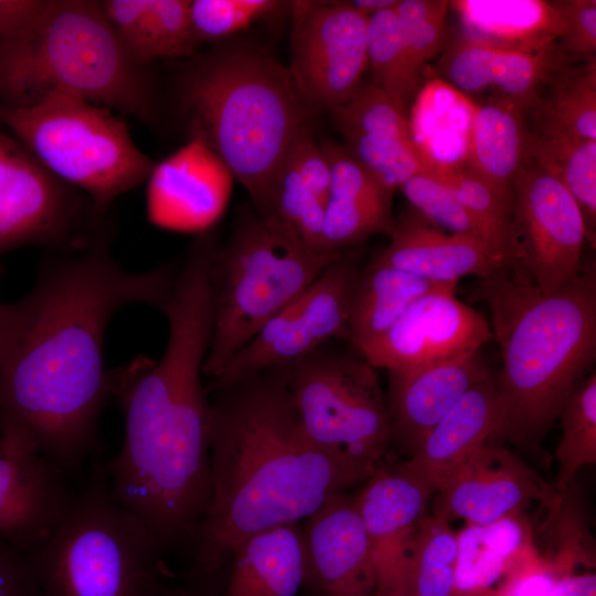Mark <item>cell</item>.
<instances>
[{
  "mask_svg": "<svg viewBox=\"0 0 596 596\" xmlns=\"http://www.w3.org/2000/svg\"><path fill=\"white\" fill-rule=\"evenodd\" d=\"M447 0H400L395 8L411 70L421 82L424 66L441 49Z\"/></svg>",
  "mask_w": 596,
  "mask_h": 596,
  "instance_id": "f35d334b",
  "label": "cell"
},
{
  "mask_svg": "<svg viewBox=\"0 0 596 596\" xmlns=\"http://www.w3.org/2000/svg\"><path fill=\"white\" fill-rule=\"evenodd\" d=\"M74 496L57 465L0 435V539L30 553L55 532Z\"/></svg>",
  "mask_w": 596,
  "mask_h": 596,
  "instance_id": "d6986e66",
  "label": "cell"
},
{
  "mask_svg": "<svg viewBox=\"0 0 596 596\" xmlns=\"http://www.w3.org/2000/svg\"><path fill=\"white\" fill-rule=\"evenodd\" d=\"M526 160L557 180L583 215L586 241L596 243V141L536 123L526 131Z\"/></svg>",
  "mask_w": 596,
  "mask_h": 596,
  "instance_id": "d6a6232c",
  "label": "cell"
},
{
  "mask_svg": "<svg viewBox=\"0 0 596 596\" xmlns=\"http://www.w3.org/2000/svg\"><path fill=\"white\" fill-rule=\"evenodd\" d=\"M305 596H376L377 579L356 497L330 496L304 520Z\"/></svg>",
  "mask_w": 596,
  "mask_h": 596,
  "instance_id": "2e32d148",
  "label": "cell"
},
{
  "mask_svg": "<svg viewBox=\"0 0 596 596\" xmlns=\"http://www.w3.org/2000/svg\"><path fill=\"white\" fill-rule=\"evenodd\" d=\"M549 83L550 95L531 109L536 123L596 141V58L562 67Z\"/></svg>",
  "mask_w": 596,
  "mask_h": 596,
  "instance_id": "d590c367",
  "label": "cell"
},
{
  "mask_svg": "<svg viewBox=\"0 0 596 596\" xmlns=\"http://www.w3.org/2000/svg\"><path fill=\"white\" fill-rule=\"evenodd\" d=\"M179 93L191 138L219 156L257 215L272 216L286 156L311 130L312 110L288 67L245 44L219 46L190 64Z\"/></svg>",
  "mask_w": 596,
  "mask_h": 596,
  "instance_id": "5b68a950",
  "label": "cell"
},
{
  "mask_svg": "<svg viewBox=\"0 0 596 596\" xmlns=\"http://www.w3.org/2000/svg\"><path fill=\"white\" fill-rule=\"evenodd\" d=\"M3 356H4V333H3V326L0 317V373L3 364Z\"/></svg>",
  "mask_w": 596,
  "mask_h": 596,
  "instance_id": "c3c4849f",
  "label": "cell"
},
{
  "mask_svg": "<svg viewBox=\"0 0 596 596\" xmlns=\"http://www.w3.org/2000/svg\"><path fill=\"white\" fill-rule=\"evenodd\" d=\"M400 0H354L349 3L356 10L363 12L368 17L384 10L393 9L398 4Z\"/></svg>",
  "mask_w": 596,
  "mask_h": 596,
  "instance_id": "7dc6e473",
  "label": "cell"
},
{
  "mask_svg": "<svg viewBox=\"0 0 596 596\" xmlns=\"http://www.w3.org/2000/svg\"><path fill=\"white\" fill-rule=\"evenodd\" d=\"M295 85L311 110H331L354 93L368 68L369 17L349 1H294Z\"/></svg>",
  "mask_w": 596,
  "mask_h": 596,
  "instance_id": "5bb4252c",
  "label": "cell"
},
{
  "mask_svg": "<svg viewBox=\"0 0 596 596\" xmlns=\"http://www.w3.org/2000/svg\"><path fill=\"white\" fill-rule=\"evenodd\" d=\"M348 152L395 191L425 172V158L404 116L372 82H361L353 95L330 110Z\"/></svg>",
  "mask_w": 596,
  "mask_h": 596,
  "instance_id": "44dd1931",
  "label": "cell"
},
{
  "mask_svg": "<svg viewBox=\"0 0 596 596\" xmlns=\"http://www.w3.org/2000/svg\"><path fill=\"white\" fill-rule=\"evenodd\" d=\"M170 596H194V595L190 594L189 592H187V590H184L182 588H174L171 592Z\"/></svg>",
  "mask_w": 596,
  "mask_h": 596,
  "instance_id": "681fc988",
  "label": "cell"
},
{
  "mask_svg": "<svg viewBox=\"0 0 596 596\" xmlns=\"http://www.w3.org/2000/svg\"><path fill=\"white\" fill-rule=\"evenodd\" d=\"M278 4L272 0H190L193 39L198 45L226 39L245 30Z\"/></svg>",
  "mask_w": 596,
  "mask_h": 596,
  "instance_id": "ab89813d",
  "label": "cell"
},
{
  "mask_svg": "<svg viewBox=\"0 0 596 596\" xmlns=\"http://www.w3.org/2000/svg\"><path fill=\"white\" fill-rule=\"evenodd\" d=\"M364 483L355 497L373 554L376 596H404L411 545L435 491L403 465H385Z\"/></svg>",
  "mask_w": 596,
  "mask_h": 596,
  "instance_id": "ffe728a7",
  "label": "cell"
},
{
  "mask_svg": "<svg viewBox=\"0 0 596 596\" xmlns=\"http://www.w3.org/2000/svg\"><path fill=\"white\" fill-rule=\"evenodd\" d=\"M425 167L426 173L455 193L479 237L509 266L513 199L499 193L464 162L450 163L425 157Z\"/></svg>",
  "mask_w": 596,
  "mask_h": 596,
  "instance_id": "836d02e7",
  "label": "cell"
},
{
  "mask_svg": "<svg viewBox=\"0 0 596 596\" xmlns=\"http://www.w3.org/2000/svg\"><path fill=\"white\" fill-rule=\"evenodd\" d=\"M162 312L169 338L160 360L141 355L110 370L125 434L106 473L115 502L169 551L194 549L213 494L210 404L202 384L213 328L211 294L201 284H179Z\"/></svg>",
  "mask_w": 596,
  "mask_h": 596,
  "instance_id": "7a4b0ae2",
  "label": "cell"
},
{
  "mask_svg": "<svg viewBox=\"0 0 596 596\" xmlns=\"http://www.w3.org/2000/svg\"><path fill=\"white\" fill-rule=\"evenodd\" d=\"M564 66L566 57L560 50L528 54L492 47L464 35L448 44L438 63L440 73L457 89L473 94L496 86L524 111L540 100V86Z\"/></svg>",
  "mask_w": 596,
  "mask_h": 596,
  "instance_id": "d4e9b609",
  "label": "cell"
},
{
  "mask_svg": "<svg viewBox=\"0 0 596 596\" xmlns=\"http://www.w3.org/2000/svg\"><path fill=\"white\" fill-rule=\"evenodd\" d=\"M502 407L496 376L471 386L423 439L404 468L436 492L487 439L501 433Z\"/></svg>",
  "mask_w": 596,
  "mask_h": 596,
  "instance_id": "484cf974",
  "label": "cell"
},
{
  "mask_svg": "<svg viewBox=\"0 0 596 596\" xmlns=\"http://www.w3.org/2000/svg\"><path fill=\"white\" fill-rule=\"evenodd\" d=\"M501 352L496 377L501 434L535 449L596 359V266H582L553 291L515 279L508 267L481 279Z\"/></svg>",
  "mask_w": 596,
  "mask_h": 596,
  "instance_id": "277c9868",
  "label": "cell"
},
{
  "mask_svg": "<svg viewBox=\"0 0 596 596\" xmlns=\"http://www.w3.org/2000/svg\"><path fill=\"white\" fill-rule=\"evenodd\" d=\"M400 189L412 205L430 221L453 233L470 234L480 238L472 220L455 193L430 174L417 173Z\"/></svg>",
  "mask_w": 596,
  "mask_h": 596,
  "instance_id": "60d3db41",
  "label": "cell"
},
{
  "mask_svg": "<svg viewBox=\"0 0 596 596\" xmlns=\"http://www.w3.org/2000/svg\"><path fill=\"white\" fill-rule=\"evenodd\" d=\"M330 170L322 249L341 253L373 234H390L394 190L356 161L348 150L323 138L319 143Z\"/></svg>",
  "mask_w": 596,
  "mask_h": 596,
  "instance_id": "603a6c76",
  "label": "cell"
},
{
  "mask_svg": "<svg viewBox=\"0 0 596 596\" xmlns=\"http://www.w3.org/2000/svg\"><path fill=\"white\" fill-rule=\"evenodd\" d=\"M234 177L201 139L190 140L159 163L148 179L149 222L181 233H204L215 225L230 201Z\"/></svg>",
  "mask_w": 596,
  "mask_h": 596,
  "instance_id": "ac0fdd59",
  "label": "cell"
},
{
  "mask_svg": "<svg viewBox=\"0 0 596 596\" xmlns=\"http://www.w3.org/2000/svg\"><path fill=\"white\" fill-rule=\"evenodd\" d=\"M109 110L53 89L30 106L0 107V126L103 213L116 198L147 181L155 166Z\"/></svg>",
  "mask_w": 596,
  "mask_h": 596,
  "instance_id": "9c48e42d",
  "label": "cell"
},
{
  "mask_svg": "<svg viewBox=\"0 0 596 596\" xmlns=\"http://www.w3.org/2000/svg\"><path fill=\"white\" fill-rule=\"evenodd\" d=\"M458 558L454 596H496L510 573L535 546L521 513L457 534Z\"/></svg>",
  "mask_w": 596,
  "mask_h": 596,
  "instance_id": "f1b7e54d",
  "label": "cell"
},
{
  "mask_svg": "<svg viewBox=\"0 0 596 596\" xmlns=\"http://www.w3.org/2000/svg\"><path fill=\"white\" fill-rule=\"evenodd\" d=\"M361 270L358 255L343 252L299 297L275 315L216 379L204 385L205 393L290 364L331 339L348 341L352 297Z\"/></svg>",
  "mask_w": 596,
  "mask_h": 596,
  "instance_id": "7c38bea8",
  "label": "cell"
},
{
  "mask_svg": "<svg viewBox=\"0 0 596 596\" xmlns=\"http://www.w3.org/2000/svg\"><path fill=\"white\" fill-rule=\"evenodd\" d=\"M53 89L155 118L147 66L119 41L100 1L49 0L28 31L0 39V107L30 106Z\"/></svg>",
  "mask_w": 596,
  "mask_h": 596,
  "instance_id": "8992f818",
  "label": "cell"
},
{
  "mask_svg": "<svg viewBox=\"0 0 596 596\" xmlns=\"http://www.w3.org/2000/svg\"><path fill=\"white\" fill-rule=\"evenodd\" d=\"M104 13L129 54L148 66L158 58L191 56L195 43L189 0H105Z\"/></svg>",
  "mask_w": 596,
  "mask_h": 596,
  "instance_id": "4dcf8cb0",
  "label": "cell"
},
{
  "mask_svg": "<svg viewBox=\"0 0 596 596\" xmlns=\"http://www.w3.org/2000/svg\"><path fill=\"white\" fill-rule=\"evenodd\" d=\"M433 514L487 525L521 513L532 502L546 505L553 490L507 448L487 444L472 453L435 492Z\"/></svg>",
  "mask_w": 596,
  "mask_h": 596,
  "instance_id": "e0dca14e",
  "label": "cell"
},
{
  "mask_svg": "<svg viewBox=\"0 0 596 596\" xmlns=\"http://www.w3.org/2000/svg\"><path fill=\"white\" fill-rule=\"evenodd\" d=\"M560 571L533 551L507 577L496 596H554Z\"/></svg>",
  "mask_w": 596,
  "mask_h": 596,
  "instance_id": "7bdbcfd3",
  "label": "cell"
},
{
  "mask_svg": "<svg viewBox=\"0 0 596 596\" xmlns=\"http://www.w3.org/2000/svg\"><path fill=\"white\" fill-rule=\"evenodd\" d=\"M175 274L172 265L128 270L110 255L107 241L45 260L25 297L0 304V435L67 476L98 456V424L111 398L107 327L130 305L162 310Z\"/></svg>",
  "mask_w": 596,
  "mask_h": 596,
  "instance_id": "6da1fadb",
  "label": "cell"
},
{
  "mask_svg": "<svg viewBox=\"0 0 596 596\" xmlns=\"http://www.w3.org/2000/svg\"><path fill=\"white\" fill-rule=\"evenodd\" d=\"M392 444L411 456L475 384L492 376L478 351L409 370L387 371Z\"/></svg>",
  "mask_w": 596,
  "mask_h": 596,
  "instance_id": "7402d4cb",
  "label": "cell"
},
{
  "mask_svg": "<svg viewBox=\"0 0 596 596\" xmlns=\"http://www.w3.org/2000/svg\"><path fill=\"white\" fill-rule=\"evenodd\" d=\"M457 284L429 281L373 262L361 270L352 297L349 340L360 351L373 343L422 296Z\"/></svg>",
  "mask_w": 596,
  "mask_h": 596,
  "instance_id": "1f68e13d",
  "label": "cell"
},
{
  "mask_svg": "<svg viewBox=\"0 0 596 596\" xmlns=\"http://www.w3.org/2000/svg\"><path fill=\"white\" fill-rule=\"evenodd\" d=\"M585 242V224L574 198L526 160L513 185L511 275L553 291L579 273Z\"/></svg>",
  "mask_w": 596,
  "mask_h": 596,
  "instance_id": "4fadbf2b",
  "label": "cell"
},
{
  "mask_svg": "<svg viewBox=\"0 0 596 596\" xmlns=\"http://www.w3.org/2000/svg\"><path fill=\"white\" fill-rule=\"evenodd\" d=\"M524 110L501 96L473 105L464 163L504 196L526 161Z\"/></svg>",
  "mask_w": 596,
  "mask_h": 596,
  "instance_id": "f546056e",
  "label": "cell"
},
{
  "mask_svg": "<svg viewBox=\"0 0 596 596\" xmlns=\"http://www.w3.org/2000/svg\"><path fill=\"white\" fill-rule=\"evenodd\" d=\"M310 440L369 478L385 466L392 446L387 401L375 368L319 348L280 366Z\"/></svg>",
  "mask_w": 596,
  "mask_h": 596,
  "instance_id": "30bf717a",
  "label": "cell"
},
{
  "mask_svg": "<svg viewBox=\"0 0 596 596\" xmlns=\"http://www.w3.org/2000/svg\"><path fill=\"white\" fill-rule=\"evenodd\" d=\"M342 253L316 252L283 221L244 213L211 260L213 328L203 376L216 379Z\"/></svg>",
  "mask_w": 596,
  "mask_h": 596,
  "instance_id": "ba28073f",
  "label": "cell"
},
{
  "mask_svg": "<svg viewBox=\"0 0 596 596\" xmlns=\"http://www.w3.org/2000/svg\"><path fill=\"white\" fill-rule=\"evenodd\" d=\"M390 244L374 260L438 284H457L467 275L485 279L508 267L482 240L470 234H446L415 215L394 220Z\"/></svg>",
  "mask_w": 596,
  "mask_h": 596,
  "instance_id": "cb8c5ba5",
  "label": "cell"
},
{
  "mask_svg": "<svg viewBox=\"0 0 596 596\" xmlns=\"http://www.w3.org/2000/svg\"><path fill=\"white\" fill-rule=\"evenodd\" d=\"M554 596H596V575L592 567L577 566L560 571Z\"/></svg>",
  "mask_w": 596,
  "mask_h": 596,
  "instance_id": "bcb514c9",
  "label": "cell"
},
{
  "mask_svg": "<svg viewBox=\"0 0 596 596\" xmlns=\"http://www.w3.org/2000/svg\"><path fill=\"white\" fill-rule=\"evenodd\" d=\"M558 418L562 437L555 453L558 478L554 496H561L567 490L581 468L596 462L595 370L574 390Z\"/></svg>",
  "mask_w": 596,
  "mask_h": 596,
  "instance_id": "74e56055",
  "label": "cell"
},
{
  "mask_svg": "<svg viewBox=\"0 0 596 596\" xmlns=\"http://www.w3.org/2000/svg\"><path fill=\"white\" fill-rule=\"evenodd\" d=\"M163 553L115 502L106 462L96 456L58 528L26 556L41 596H167Z\"/></svg>",
  "mask_w": 596,
  "mask_h": 596,
  "instance_id": "52a82bcc",
  "label": "cell"
},
{
  "mask_svg": "<svg viewBox=\"0 0 596 596\" xmlns=\"http://www.w3.org/2000/svg\"><path fill=\"white\" fill-rule=\"evenodd\" d=\"M465 38L492 47L528 54L558 50L564 22L553 1L455 0Z\"/></svg>",
  "mask_w": 596,
  "mask_h": 596,
  "instance_id": "4316f807",
  "label": "cell"
},
{
  "mask_svg": "<svg viewBox=\"0 0 596 596\" xmlns=\"http://www.w3.org/2000/svg\"><path fill=\"white\" fill-rule=\"evenodd\" d=\"M210 394L213 494L187 575L191 588L184 589L195 596L230 564L245 539L299 523L330 496L369 479L306 435L280 366Z\"/></svg>",
  "mask_w": 596,
  "mask_h": 596,
  "instance_id": "3957f363",
  "label": "cell"
},
{
  "mask_svg": "<svg viewBox=\"0 0 596 596\" xmlns=\"http://www.w3.org/2000/svg\"><path fill=\"white\" fill-rule=\"evenodd\" d=\"M220 596H298L304 582L301 526L278 525L257 532L232 553Z\"/></svg>",
  "mask_w": 596,
  "mask_h": 596,
  "instance_id": "83f0119b",
  "label": "cell"
},
{
  "mask_svg": "<svg viewBox=\"0 0 596 596\" xmlns=\"http://www.w3.org/2000/svg\"><path fill=\"white\" fill-rule=\"evenodd\" d=\"M0 596H41L25 553L0 539Z\"/></svg>",
  "mask_w": 596,
  "mask_h": 596,
  "instance_id": "ee69618b",
  "label": "cell"
},
{
  "mask_svg": "<svg viewBox=\"0 0 596 596\" xmlns=\"http://www.w3.org/2000/svg\"><path fill=\"white\" fill-rule=\"evenodd\" d=\"M457 534L449 522L425 515L411 545L404 596H454Z\"/></svg>",
  "mask_w": 596,
  "mask_h": 596,
  "instance_id": "e575fe53",
  "label": "cell"
},
{
  "mask_svg": "<svg viewBox=\"0 0 596 596\" xmlns=\"http://www.w3.org/2000/svg\"><path fill=\"white\" fill-rule=\"evenodd\" d=\"M455 288L415 300L384 334L358 351L360 355L375 369L403 371L478 351L492 339L490 324L455 297Z\"/></svg>",
  "mask_w": 596,
  "mask_h": 596,
  "instance_id": "9a60e30c",
  "label": "cell"
},
{
  "mask_svg": "<svg viewBox=\"0 0 596 596\" xmlns=\"http://www.w3.org/2000/svg\"><path fill=\"white\" fill-rule=\"evenodd\" d=\"M102 214L0 126V256L23 245L91 248L107 241Z\"/></svg>",
  "mask_w": 596,
  "mask_h": 596,
  "instance_id": "8fae6325",
  "label": "cell"
},
{
  "mask_svg": "<svg viewBox=\"0 0 596 596\" xmlns=\"http://www.w3.org/2000/svg\"><path fill=\"white\" fill-rule=\"evenodd\" d=\"M395 8L369 17L368 66L372 83L406 116L419 81L411 70Z\"/></svg>",
  "mask_w": 596,
  "mask_h": 596,
  "instance_id": "8d00e7d4",
  "label": "cell"
},
{
  "mask_svg": "<svg viewBox=\"0 0 596 596\" xmlns=\"http://www.w3.org/2000/svg\"><path fill=\"white\" fill-rule=\"evenodd\" d=\"M564 22V32L557 44L567 57L584 62L596 58V1L561 0L553 1Z\"/></svg>",
  "mask_w": 596,
  "mask_h": 596,
  "instance_id": "b9f144b4",
  "label": "cell"
},
{
  "mask_svg": "<svg viewBox=\"0 0 596 596\" xmlns=\"http://www.w3.org/2000/svg\"><path fill=\"white\" fill-rule=\"evenodd\" d=\"M49 0H0V39L28 31L43 14Z\"/></svg>",
  "mask_w": 596,
  "mask_h": 596,
  "instance_id": "f6af8a7d",
  "label": "cell"
}]
</instances>
